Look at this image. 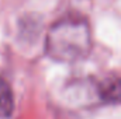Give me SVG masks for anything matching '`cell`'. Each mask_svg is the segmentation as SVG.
Masks as SVG:
<instances>
[{"label":"cell","mask_w":121,"mask_h":119,"mask_svg":"<svg viewBox=\"0 0 121 119\" xmlns=\"http://www.w3.org/2000/svg\"><path fill=\"white\" fill-rule=\"evenodd\" d=\"M91 48L90 25L83 17H63L54 23L48 31L45 42L47 55L56 62H79L90 53Z\"/></svg>","instance_id":"1"},{"label":"cell","mask_w":121,"mask_h":119,"mask_svg":"<svg viewBox=\"0 0 121 119\" xmlns=\"http://www.w3.org/2000/svg\"><path fill=\"white\" fill-rule=\"evenodd\" d=\"M100 97L108 104H121V77H113L101 83Z\"/></svg>","instance_id":"2"},{"label":"cell","mask_w":121,"mask_h":119,"mask_svg":"<svg viewBox=\"0 0 121 119\" xmlns=\"http://www.w3.org/2000/svg\"><path fill=\"white\" fill-rule=\"evenodd\" d=\"M13 92L9 86V83L0 77V116L1 118H7L10 116L11 111H13Z\"/></svg>","instance_id":"3"}]
</instances>
